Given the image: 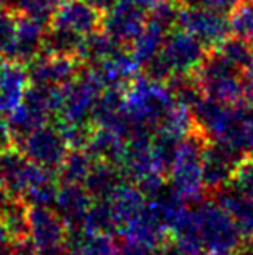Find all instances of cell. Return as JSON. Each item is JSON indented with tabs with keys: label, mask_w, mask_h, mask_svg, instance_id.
I'll list each match as a JSON object with an SVG mask.
<instances>
[{
	"label": "cell",
	"mask_w": 253,
	"mask_h": 255,
	"mask_svg": "<svg viewBox=\"0 0 253 255\" xmlns=\"http://www.w3.org/2000/svg\"><path fill=\"white\" fill-rule=\"evenodd\" d=\"M50 176V170L32 163L21 150L10 147L0 152V186L11 197L23 199L26 191Z\"/></svg>",
	"instance_id": "cell-5"
},
{
	"label": "cell",
	"mask_w": 253,
	"mask_h": 255,
	"mask_svg": "<svg viewBox=\"0 0 253 255\" xmlns=\"http://www.w3.org/2000/svg\"><path fill=\"white\" fill-rule=\"evenodd\" d=\"M244 79H245V84H247V87L253 89V58H252L250 65L247 66V70L244 71Z\"/></svg>",
	"instance_id": "cell-42"
},
{
	"label": "cell",
	"mask_w": 253,
	"mask_h": 255,
	"mask_svg": "<svg viewBox=\"0 0 253 255\" xmlns=\"http://www.w3.org/2000/svg\"><path fill=\"white\" fill-rule=\"evenodd\" d=\"M229 34L253 45V0H239L229 10Z\"/></svg>",
	"instance_id": "cell-30"
},
{
	"label": "cell",
	"mask_w": 253,
	"mask_h": 255,
	"mask_svg": "<svg viewBox=\"0 0 253 255\" xmlns=\"http://www.w3.org/2000/svg\"><path fill=\"white\" fill-rule=\"evenodd\" d=\"M13 142H15V136H13L8 118L0 115V152L13 147Z\"/></svg>",
	"instance_id": "cell-38"
},
{
	"label": "cell",
	"mask_w": 253,
	"mask_h": 255,
	"mask_svg": "<svg viewBox=\"0 0 253 255\" xmlns=\"http://www.w3.org/2000/svg\"><path fill=\"white\" fill-rule=\"evenodd\" d=\"M66 255H78V254H73V252H68V254H66Z\"/></svg>",
	"instance_id": "cell-48"
},
{
	"label": "cell",
	"mask_w": 253,
	"mask_h": 255,
	"mask_svg": "<svg viewBox=\"0 0 253 255\" xmlns=\"http://www.w3.org/2000/svg\"><path fill=\"white\" fill-rule=\"evenodd\" d=\"M85 2H87L89 5H92L100 13H105V11H108L111 6H115L118 3V0H85Z\"/></svg>",
	"instance_id": "cell-41"
},
{
	"label": "cell",
	"mask_w": 253,
	"mask_h": 255,
	"mask_svg": "<svg viewBox=\"0 0 253 255\" xmlns=\"http://www.w3.org/2000/svg\"><path fill=\"white\" fill-rule=\"evenodd\" d=\"M124 181L123 173L116 165L105 160H95L94 166L89 171L87 178L84 179V187L89 191L94 200L108 199L113 191Z\"/></svg>",
	"instance_id": "cell-22"
},
{
	"label": "cell",
	"mask_w": 253,
	"mask_h": 255,
	"mask_svg": "<svg viewBox=\"0 0 253 255\" xmlns=\"http://www.w3.org/2000/svg\"><path fill=\"white\" fill-rule=\"evenodd\" d=\"M179 10H181V6L174 0L157 2L147 13V21L165 32H169L174 29V26H177Z\"/></svg>",
	"instance_id": "cell-33"
},
{
	"label": "cell",
	"mask_w": 253,
	"mask_h": 255,
	"mask_svg": "<svg viewBox=\"0 0 253 255\" xmlns=\"http://www.w3.org/2000/svg\"><path fill=\"white\" fill-rule=\"evenodd\" d=\"M177 26L213 49L229 36V19L226 11L206 6H181Z\"/></svg>",
	"instance_id": "cell-6"
},
{
	"label": "cell",
	"mask_w": 253,
	"mask_h": 255,
	"mask_svg": "<svg viewBox=\"0 0 253 255\" xmlns=\"http://www.w3.org/2000/svg\"><path fill=\"white\" fill-rule=\"evenodd\" d=\"M57 192L58 187L53 178L50 176L41 181V183H37L36 186H32L31 189L26 191L23 197L26 200V204H29L31 207H52L55 204Z\"/></svg>",
	"instance_id": "cell-34"
},
{
	"label": "cell",
	"mask_w": 253,
	"mask_h": 255,
	"mask_svg": "<svg viewBox=\"0 0 253 255\" xmlns=\"http://www.w3.org/2000/svg\"><path fill=\"white\" fill-rule=\"evenodd\" d=\"M94 163L95 158L85 149H71V152L66 153L63 158L62 165L58 166V178L63 184H83Z\"/></svg>",
	"instance_id": "cell-26"
},
{
	"label": "cell",
	"mask_w": 253,
	"mask_h": 255,
	"mask_svg": "<svg viewBox=\"0 0 253 255\" xmlns=\"http://www.w3.org/2000/svg\"><path fill=\"white\" fill-rule=\"evenodd\" d=\"M31 81L28 68L16 62H8L0 76V115L10 113L21 105Z\"/></svg>",
	"instance_id": "cell-18"
},
{
	"label": "cell",
	"mask_w": 253,
	"mask_h": 255,
	"mask_svg": "<svg viewBox=\"0 0 253 255\" xmlns=\"http://www.w3.org/2000/svg\"><path fill=\"white\" fill-rule=\"evenodd\" d=\"M231 186L244 196L253 199V160L247 157L237 166L234 176L231 179Z\"/></svg>",
	"instance_id": "cell-36"
},
{
	"label": "cell",
	"mask_w": 253,
	"mask_h": 255,
	"mask_svg": "<svg viewBox=\"0 0 253 255\" xmlns=\"http://www.w3.org/2000/svg\"><path fill=\"white\" fill-rule=\"evenodd\" d=\"M166 34L168 32H165L160 28H157V26H153L152 23L145 21L144 29L131 42V53L134 55L139 65L144 66L162 52Z\"/></svg>",
	"instance_id": "cell-25"
},
{
	"label": "cell",
	"mask_w": 253,
	"mask_h": 255,
	"mask_svg": "<svg viewBox=\"0 0 253 255\" xmlns=\"http://www.w3.org/2000/svg\"><path fill=\"white\" fill-rule=\"evenodd\" d=\"M147 13L126 0H118L115 6L102 15V28L119 45L131 44L134 37L144 29Z\"/></svg>",
	"instance_id": "cell-11"
},
{
	"label": "cell",
	"mask_w": 253,
	"mask_h": 255,
	"mask_svg": "<svg viewBox=\"0 0 253 255\" xmlns=\"http://www.w3.org/2000/svg\"><path fill=\"white\" fill-rule=\"evenodd\" d=\"M250 158H252V160H253V153H252V155H250Z\"/></svg>",
	"instance_id": "cell-50"
},
{
	"label": "cell",
	"mask_w": 253,
	"mask_h": 255,
	"mask_svg": "<svg viewBox=\"0 0 253 255\" xmlns=\"http://www.w3.org/2000/svg\"><path fill=\"white\" fill-rule=\"evenodd\" d=\"M83 39H84V36L78 34L75 31L50 24L47 31H45L42 53L78 57V52H79V47L83 44Z\"/></svg>",
	"instance_id": "cell-27"
},
{
	"label": "cell",
	"mask_w": 253,
	"mask_h": 255,
	"mask_svg": "<svg viewBox=\"0 0 253 255\" xmlns=\"http://www.w3.org/2000/svg\"><path fill=\"white\" fill-rule=\"evenodd\" d=\"M50 24L87 36L102 28V13L85 0H63L53 13Z\"/></svg>",
	"instance_id": "cell-14"
},
{
	"label": "cell",
	"mask_w": 253,
	"mask_h": 255,
	"mask_svg": "<svg viewBox=\"0 0 253 255\" xmlns=\"http://www.w3.org/2000/svg\"><path fill=\"white\" fill-rule=\"evenodd\" d=\"M215 194V200L236 221L244 239H253V199L244 196L232 186H224Z\"/></svg>",
	"instance_id": "cell-20"
},
{
	"label": "cell",
	"mask_w": 253,
	"mask_h": 255,
	"mask_svg": "<svg viewBox=\"0 0 253 255\" xmlns=\"http://www.w3.org/2000/svg\"><path fill=\"white\" fill-rule=\"evenodd\" d=\"M0 255H15V251H13V246H0Z\"/></svg>",
	"instance_id": "cell-45"
},
{
	"label": "cell",
	"mask_w": 253,
	"mask_h": 255,
	"mask_svg": "<svg viewBox=\"0 0 253 255\" xmlns=\"http://www.w3.org/2000/svg\"><path fill=\"white\" fill-rule=\"evenodd\" d=\"M92 202L94 199L83 184L68 183L58 189L53 205H55L58 217L68 226V230H78V228H83Z\"/></svg>",
	"instance_id": "cell-15"
},
{
	"label": "cell",
	"mask_w": 253,
	"mask_h": 255,
	"mask_svg": "<svg viewBox=\"0 0 253 255\" xmlns=\"http://www.w3.org/2000/svg\"><path fill=\"white\" fill-rule=\"evenodd\" d=\"M118 255H160V254H157L155 249H150V247H145V246L126 241V243L119 247Z\"/></svg>",
	"instance_id": "cell-40"
},
{
	"label": "cell",
	"mask_w": 253,
	"mask_h": 255,
	"mask_svg": "<svg viewBox=\"0 0 253 255\" xmlns=\"http://www.w3.org/2000/svg\"><path fill=\"white\" fill-rule=\"evenodd\" d=\"M184 5H195L206 6V8H215L221 11H229L239 0H182Z\"/></svg>",
	"instance_id": "cell-37"
},
{
	"label": "cell",
	"mask_w": 253,
	"mask_h": 255,
	"mask_svg": "<svg viewBox=\"0 0 253 255\" xmlns=\"http://www.w3.org/2000/svg\"><path fill=\"white\" fill-rule=\"evenodd\" d=\"M6 62H8V60H6L3 55H0V76H2V73H3V70H5Z\"/></svg>",
	"instance_id": "cell-46"
},
{
	"label": "cell",
	"mask_w": 253,
	"mask_h": 255,
	"mask_svg": "<svg viewBox=\"0 0 253 255\" xmlns=\"http://www.w3.org/2000/svg\"><path fill=\"white\" fill-rule=\"evenodd\" d=\"M0 220L8 231L11 239H21L29 234V223H28V209L23 199L11 197L2 212H0Z\"/></svg>",
	"instance_id": "cell-29"
},
{
	"label": "cell",
	"mask_w": 253,
	"mask_h": 255,
	"mask_svg": "<svg viewBox=\"0 0 253 255\" xmlns=\"http://www.w3.org/2000/svg\"><path fill=\"white\" fill-rule=\"evenodd\" d=\"M21 152L32 163H37L50 171L58 170L68 153V144L57 126L44 125L19 140Z\"/></svg>",
	"instance_id": "cell-10"
},
{
	"label": "cell",
	"mask_w": 253,
	"mask_h": 255,
	"mask_svg": "<svg viewBox=\"0 0 253 255\" xmlns=\"http://www.w3.org/2000/svg\"><path fill=\"white\" fill-rule=\"evenodd\" d=\"M83 228L85 231L111 234V236L121 233V225L116 220L108 199H98L92 202L87 215H85Z\"/></svg>",
	"instance_id": "cell-28"
},
{
	"label": "cell",
	"mask_w": 253,
	"mask_h": 255,
	"mask_svg": "<svg viewBox=\"0 0 253 255\" xmlns=\"http://www.w3.org/2000/svg\"><path fill=\"white\" fill-rule=\"evenodd\" d=\"M124 113L131 125V137L150 136L162 126L165 117L176 105L166 83L139 75L123 91Z\"/></svg>",
	"instance_id": "cell-1"
},
{
	"label": "cell",
	"mask_w": 253,
	"mask_h": 255,
	"mask_svg": "<svg viewBox=\"0 0 253 255\" xmlns=\"http://www.w3.org/2000/svg\"><path fill=\"white\" fill-rule=\"evenodd\" d=\"M123 45H119L115 39H111L105 31L97 29L90 34L84 36L83 44L79 47L78 58L83 63L94 66L103 60L115 55L118 50H121Z\"/></svg>",
	"instance_id": "cell-24"
},
{
	"label": "cell",
	"mask_w": 253,
	"mask_h": 255,
	"mask_svg": "<svg viewBox=\"0 0 253 255\" xmlns=\"http://www.w3.org/2000/svg\"><path fill=\"white\" fill-rule=\"evenodd\" d=\"M126 145H128L126 137H123L119 132L108 129V128H95L92 131L85 150L95 160H105V162H110L118 166L126 150Z\"/></svg>",
	"instance_id": "cell-23"
},
{
	"label": "cell",
	"mask_w": 253,
	"mask_h": 255,
	"mask_svg": "<svg viewBox=\"0 0 253 255\" xmlns=\"http://www.w3.org/2000/svg\"><path fill=\"white\" fill-rule=\"evenodd\" d=\"M68 252L78 255H118L119 247L116 246L111 234L85 231L84 228L70 230L66 234Z\"/></svg>",
	"instance_id": "cell-21"
},
{
	"label": "cell",
	"mask_w": 253,
	"mask_h": 255,
	"mask_svg": "<svg viewBox=\"0 0 253 255\" xmlns=\"http://www.w3.org/2000/svg\"><path fill=\"white\" fill-rule=\"evenodd\" d=\"M108 202L123 230L126 225L136 220L144 212L145 205H147V196L136 183H131V181L124 183L123 181L108 197Z\"/></svg>",
	"instance_id": "cell-19"
},
{
	"label": "cell",
	"mask_w": 253,
	"mask_h": 255,
	"mask_svg": "<svg viewBox=\"0 0 253 255\" xmlns=\"http://www.w3.org/2000/svg\"><path fill=\"white\" fill-rule=\"evenodd\" d=\"M206 142H208V137L194 126V129L182 137L177 145L168 178L169 187L177 192L185 202L187 200L197 202L205 191L202 179V160Z\"/></svg>",
	"instance_id": "cell-2"
},
{
	"label": "cell",
	"mask_w": 253,
	"mask_h": 255,
	"mask_svg": "<svg viewBox=\"0 0 253 255\" xmlns=\"http://www.w3.org/2000/svg\"><path fill=\"white\" fill-rule=\"evenodd\" d=\"M8 239H10V234H8V231H6L3 221L0 220V246L8 244Z\"/></svg>",
	"instance_id": "cell-43"
},
{
	"label": "cell",
	"mask_w": 253,
	"mask_h": 255,
	"mask_svg": "<svg viewBox=\"0 0 253 255\" xmlns=\"http://www.w3.org/2000/svg\"><path fill=\"white\" fill-rule=\"evenodd\" d=\"M103 89L105 86L94 68L81 70L71 83L63 86L60 120L66 123H87Z\"/></svg>",
	"instance_id": "cell-4"
},
{
	"label": "cell",
	"mask_w": 253,
	"mask_h": 255,
	"mask_svg": "<svg viewBox=\"0 0 253 255\" xmlns=\"http://www.w3.org/2000/svg\"><path fill=\"white\" fill-rule=\"evenodd\" d=\"M208 47L195 36L184 29H172L165 37L160 55L168 65L172 75L177 73H195L208 55Z\"/></svg>",
	"instance_id": "cell-9"
},
{
	"label": "cell",
	"mask_w": 253,
	"mask_h": 255,
	"mask_svg": "<svg viewBox=\"0 0 253 255\" xmlns=\"http://www.w3.org/2000/svg\"><path fill=\"white\" fill-rule=\"evenodd\" d=\"M57 128L62 132L70 149H85L90 140L92 131H94L90 129L87 123H66L62 120L57 123Z\"/></svg>",
	"instance_id": "cell-35"
},
{
	"label": "cell",
	"mask_w": 253,
	"mask_h": 255,
	"mask_svg": "<svg viewBox=\"0 0 253 255\" xmlns=\"http://www.w3.org/2000/svg\"><path fill=\"white\" fill-rule=\"evenodd\" d=\"M213 140L223 142L250 157L253 153V104L241 102L232 105L228 123Z\"/></svg>",
	"instance_id": "cell-13"
},
{
	"label": "cell",
	"mask_w": 253,
	"mask_h": 255,
	"mask_svg": "<svg viewBox=\"0 0 253 255\" xmlns=\"http://www.w3.org/2000/svg\"><path fill=\"white\" fill-rule=\"evenodd\" d=\"M95 73L100 78L105 89H121L124 91L128 84L139 76V70L142 68L131 52L118 50L115 55L103 60L94 66Z\"/></svg>",
	"instance_id": "cell-17"
},
{
	"label": "cell",
	"mask_w": 253,
	"mask_h": 255,
	"mask_svg": "<svg viewBox=\"0 0 253 255\" xmlns=\"http://www.w3.org/2000/svg\"><path fill=\"white\" fill-rule=\"evenodd\" d=\"M155 2H165V0H155Z\"/></svg>",
	"instance_id": "cell-49"
},
{
	"label": "cell",
	"mask_w": 253,
	"mask_h": 255,
	"mask_svg": "<svg viewBox=\"0 0 253 255\" xmlns=\"http://www.w3.org/2000/svg\"><path fill=\"white\" fill-rule=\"evenodd\" d=\"M13 251L15 255H39L37 247L34 246L31 238H21V239H13Z\"/></svg>",
	"instance_id": "cell-39"
},
{
	"label": "cell",
	"mask_w": 253,
	"mask_h": 255,
	"mask_svg": "<svg viewBox=\"0 0 253 255\" xmlns=\"http://www.w3.org/2000/svg\"><path fill=\"white\" fill-rule=\"evenodd\" d=\"M81 60L70 55H50L41 53L28 66L31 84L65 86L71 83L81 71Z\"/></svg>",
	"instance_id": "cell-12"
},
{
	"label": "cell",
	"mask_w": 253,
	"mask_h": 255,
	"mask_svg": "<svg viewBox=\"0 0 253 255\" xmlns=\"http://www.w3.org/2000/svg\"><path fill=\"white\" fill-rule=\"evenodd\" d=\"M29 236L39 255H66V225L50 207L28 209Z\"/></svg>",
	"instance_id": "cell-7"
},
{
	"label": "cell",
	"mask_w": 253,
	"mask_h": 255,
	"mask_svg": "<svg viewBox=\"0 0 253 255\" xmlns=\"http://www.w3.org/2000/svg\"><path fill=\"white\" fill-rule=\"evenodd\" d=\"M198 236L205 251L236 252L242 246L244 236L236 221L216 200H197L194 209Z\"/></svg>",
	"instance_id": "cell-3"
},
{
	"label": "cell",
	"mask_w": 253,
	"mask_h": 255,
	"mask_svg": "<svg viewBox=\"0 0 253 255\" xmlns=\"http://www.w3.org/2000/svg\"><path fill=\"white\" fill-rule=\"evenodd\" d=\"M247 155L237 152L232 147L218 140H208L203 149L202 160V179L203 189L208 194H215L231 183L232 176Z\"/></svg>",
	"instance_id": "cell-8"
},
{
	"label": "cell",
	"mask_w": 253,
	"mask_h": 255,
	"mask_svg": "<svg viewBox=\"0 0 253 255\" xmlns=\"http://www.w3.org/2000/svg\"><path fill=\"white\" fill-rule=\"evenodd\" d=\"M62 2L63 0H6V5L18 15L36 18L42 23H50L53 13Z\"/></svg>",
	"instance_id": "cell-31"
},
{
	"label": "cell",
	"mask_w": 253,
	"mask_h": 255,
	"mask_svg": "<svg viewBox=\"0 0 253 255\" xmlns=\"http://www.w3.org/2000/svg\"><path fill=\"white\" fill-rule=\"evenodd\" d=\"M45 31H47L45 23L16 13V37L10 62H16L26 66L41 55L44 50Z\"/></svg>",
	"instance_id": "cell-16"
},
{
	"label": "cell",
	"mask_w": 253,
	"mask_h": 255,
	"mask_svg": "<svg viewBox=\"0 0 253 255\" xmlns=\"http://www.w3.org/2000/svg\"><path fill=\"white\" fill-rule=\"evenodd\" d=\"M10 199H11V196H10V194L6 192V191L3 189L2 186H0V212H2V209H3V207H5L6 204H8V200H10Z\"/></svg>",
	"instance_id": "cell-44"
},
{
	"label": "cell",
	"mask_w": 253,
	"mask_h": 255,
	"mask_svg": "<svg viewBox=\"0 0 253 255\" xmlns=\"http://www.w3.org/2000/svg\"><path fill=\"white\" fill-rule=\"evenodd\" d=\"M215 50H218L226 60H229L241 71L247 70V66L253 58V45L234 36L226 37L221 44L215 47Z\"/></svg>",
	"instance_id": "cell-32"
},
{
	"label": "cell",
	"mask_w": 253,
	"mask_h": 255,
	"mask_svg": "<svg viewBox=\"0 0 253 255\" xmlns=\"http://www.w3.org/2000/svg\"><path fill=\"white\" fill-rule=\"evenodd\" d=\"M210 255H237L236 252H210Z\"/></svg>",
	"instance_id": "cell-47"
}]
</instances>
